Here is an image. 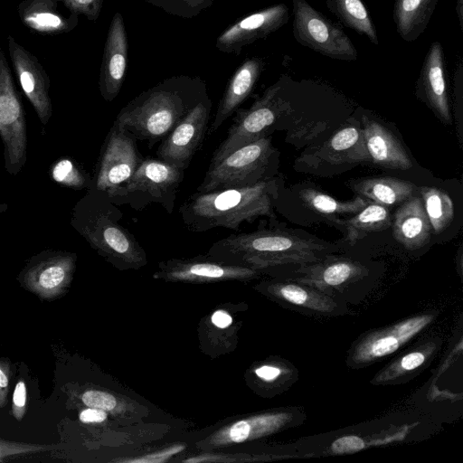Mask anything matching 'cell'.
<instances>
[{
    "instance_id": "obj_1",
    "label": "cell",
    "mask_w": 463,
    "mask_h": 463,
    "mask_svg": "<svg viewBox=\"0 0 463 463\" xmlns=\"http://www.w3.org/2000/svg\"><path fill=\"white\" fill-rule=\"evenodd\" d=\"M207 97L206 83L200 77L173 76L136 96L115 120L152 147Z\"/></svg>"
},
{
    "instance_id": "obj_2",
    "label": "cell",
    "mask_w": 463,
    "mask_h": 463,
    "mask_svg": "<svg viewBox=\"0 0 463 463\" xmlns=\"http://www.w3.org/2000/svg\"><path fill=\"white\" fill-rule=\"evenodd\" d=\"M279 185L278 178L272 177L248 186L195 192L178 212L186 229L193 232L216 228L239 231L243 222H252L260 216L274 217Z\"/></svg>"
},
{
    "instance_id": "obj_3",
    "label": "cell",
    "mask_w": 463,
    "mask_h": 463,
    "mask_svg": "<svg viewBox=\"0 0 463 463\" xmlns=\"http://www.w3.org/2000/svg\"><path fill=\"white\" fill-rule=\"evenodd\" d=\"M326 250L318 240L280 228H260L251 232L232 233L214 242L209 254L222 261L264 268L283 264H307Z\"/></svg>"
},
{
    "instance_id": "obj_4",
    "label": "cell",
    "mask_w": 463,
    "mask_h": 463,
    "mask_svg": "<svg viewBox=\"0 0 463 463\" xmlns=\"http://www.w3.org/2000/svg\"><path fill=\"white\" fill-rule=\"evenodd\" d=\"M122 212L102 192L88 189L71 212V224L99 254L112 261L136 264L145 252L121 223Z\"/></svg>"
},
{
    "instance_id": "obj_5",
    "label": "cell",
    "mask_w": 463,
    "mask_h": 463,
    "mask_svg": "<svg viewBox=\"0 0 463 463\" xmlns=\"http://www.w3.org/2000/svg\"><path fill=\"white\" fill-rule=\"evenodd\" d=\"M277 150L269 136L247 144L209 166L196 192L255 184L272 178Z\"/></svg>"
},
{
    "instance_id": "obj_6",
    "label": "cell",
    "mask_w": 463,
    "mask_h": 463,
    "mask_svg": "<svg viewBox=\"0 0 463 463\" xmlns=\"http://www.w3.org/2000/svg\"><path fill=\"white\" fill-rule=\"evenodd\" d=\"M290 110L282 96V87L276 83L256 99L249 109H238L226 137L212 155L209 166L216 165L236 149L269 136L270 129Z\"/></svg>"
},
{
    "instance_id": "obj_7",
    "label": "cell",
    "mask_w": 463,
    "mask_h": 463,
    "mask_svg": "<svg viewBox=\"0 0 463 463\" xmlns=\"http://www.w3.org/2000/svg\"><path fill=\"white\" fill-rule=\"evenodd\" d=\"M184 170L158 158H144L131 178L109 200L117 206L128 204L136 211L150 203L173 213Z\"/></svg>"
},
{
    "instance_id": "obj_8",
    "label": "cell",
    "mask_w": 463,
    "mask_h": 463,
    "mask_svg": "<svg viewBox=\"0 0 463 463\" xmlns=\"http://www.w3.org/2000/svg\"><path fill=\"white\" fill-rule=\"evenodd\" d=\"M136 137L113 122L101 146L89 189L114 196L133 175L144 157L137 149Z\"/></svg>"
},
{
    "instance_id": "obj_9",
    "label": "cell",
    "mask_w": 463,
    "mask_h": 463,
    "mask_svg": "<svg viewBox=\"0 0 463 463\" xmlns=\"http://www.w3.org/2000/svg\"><path fill=\"white\" fill-rule=\"evenodd\" d=\"M293 36L302 46L334 60L352 61L358 52L343 28L306 0H292Z\"/></svg>"
},
{
    "instance_id": "obj_10",
    "label": "cell",
    "mask_w": 463,
    "mask_h": 463,
    "mask_svg": "<svg viewBox=\"0 0 463 463\" xmlns=\"http://www.w3.org/2000/svg\"><path fill=\"white\" fill-rule=\"evenodd\" d=\"M0 138L4 144L5 170L16 175L27 158V132L23 102L11 70L0 48Z\"/></svg>"
},
{
    "instance_id": "obj_11",
    "label": "cell",
    "mask_w": 463,
    "mask_h": 463,
    "mask_svg": "<svg viewBox=\"0 0 463 463\" xmlns=\"http://www.w3.org/2000/svg\"><path fill=\"white\" fill-rule=\"evenodd\" d=\"M76 255L63 250H46L33 256L18 279L38 298L52 300L68 288L75 269Z\"/></svg>"
},
{
    "instance_id": "obj_12",
    "label": "cell",
    "mask_w": 463,
    "mask_h": 463,
    "mask_svg": "<svg viewBox=\"0 0 463 463\" xmlns=\"http://www.w3.org/2000/svg\"><path fill=\"white\" fill-rule=\"evenodd\" d=\"M296 281L342 301H352L354 284L369 276L363 263L342 257H330L300 265Z\"/></svg>"
},
{
    "instance_id": "obj_13",
    "label": "cell",
    "mask_w": 463,
    "mask_h": 463,
    "mask_svg": "<svg viewBox=\"0 0 463 463\" xmlns=\"http://www.w3.org/2000/svg\"><path fill=\"white\" fill-rule=\"evenodd\" d=\"M212 106L210 97L197 104L161 140L156 150V158L185 171L202 147L209 128Z\"/></svg>"
},
{
    "instance_id": "obj_14",
    "label": "cell",
    "mask_w": 463,
    "mask_h": 463,
    "mask_svg": "<svg viewBox=\"0 0 463 463\" xmlns=\"http://www.w3.org/2000/svg\"><path fill=\"white\" fill-rule=\"evenodd\" d=\"M371 161L362 128L347 126L338 129L326 141L303 153L296 160L310 171L336 166L356 165Z\"/></svg>"
},
{
    "instance_id": "obj_15",
    "label": "cell",
    "mask_w": 463,
    "mask_h": 463,
    "mask_svg": "<svg viewBox=\"0 0 463 463\" xmlns=\"http://www.w3.org/2000/svg\"><path fill=\"white\" fill-rule=\"evenodd\" d=\"M7 45L21 88L41 123L46 125L52 115L50 78L37 57L19 44L12 35L7 36Z\"/></svg>"
},
{
    "instance_id": "obj_16",
    "label": "cell",
    "mask_w": 463,
    "mask_h": 463,
    "mask_svg": "<svg viewBox=\"0 0 463 463\" xmlns=\"http://www.w3.org/2000/svg\"><path fill=\"white\" fill-rule=\"evenodd\" d=\"M289 17L288 7L285 4L269 6L229 26L219 35L215 46L222 52L238 55L244 46L267 38L280 29Z\"/></svg>"
},
{
    "instance_id": "obj_17",
    "label": "cell",
    "mask_w": 463,
    "mask_h": 463,
    "mask_svg": "<svg viewBox=\"0 0 463 463\" xmlns=\"http://www.w3.org/2000/svg\"><path fill=\"white\" fill-rule=\"evenodd\" d=\"M128 37L122 14L116 12L109 28L102 56L99 89L106 101L118 95L128 66Z\"/></svg>"
},
{
    "instance_id": "obj_18",
    "label": "cell",
    "mask_w": 463,
    "mask_h": 463,
    "mask_svg": "<svg viewBox=\"0 0 463 463\" xmlns=\"http://www.w3.org/2000/svg\"><path fill=\"white\" fill-rule=\"evenodd\" d=\"M431 319L432 316L430 315L417 316L366 335L355 345L351 360L355 364H369L392 354L421 331Z\"/></svg>"
},
{
    "instance_id": "obj_19",
    "label": "cell",
    "mask_w": 463,
    "mask_h": 463,
    "mask_svg": "<svg viewBox=\"0 0 463 463\" xmlns=\"http://www.w3.org/2000/svg\"><path fill=\"white\" fill-rule=\"evenodd\" d=\"M418 91L446 123L451 122L442 44L433 42L423 61L418 80Z\"/></svg>"
},
{
    "instance_id": "obj_20",
    "label": "cell",
    "mask_w": 463,
    "mask_h": 463,
    "mask_svg": "<svg viewBox=\"0 0 463 463\" xmlns=\"http://www.w3.org/2000/svg\"><path fill=\"white\" fill-rule=\"evenodd\" d=\"M264 69L260 58L252 57L245 60L234 71L219 101L212 125L207 135H213L227 120L252 92Z\"/></svg>"
},
{
    "instance_id": "obj_21",
    "label": "cell",
    "mask_w": 463,
    "mask_h": 463,
    "mask_svg": "<svg viewBox=\"0 0 463 463\" xmlns=\"http://www.w3.org/2000/svg\"><path fill=\"white\" fill-rule=\"evenodd\" d=\"M61 0H23L17 8L22 23L32 32L56 35L73 30L79 23V15L65 14Z\"/></svg>"
},
{
    "instance_id": "obj_22",
    "label": "cell",
    "mask_w": 463,
    "mask_h": 463,
    "mask_svg": "<svg viewBox=\"0 0 463 463\" xmlns=\"http://www.w3.org/2000/svg\"><path fill=\"white\" fill-rule=\"evenodd\" d=\"M363 135L371 161L382 167L408 170L412 163L400 141L380 123L363 118Z\"/></svg>"
},
{
    "instance_id": "obj_23",
    "label": "cell",
    "mask_w": 463,
    "mask_h": 463,
    "mask_svg": "<svg viewBox=\"0 0 463 463\" xmlns=\"http://www.w3.org/2000/svg\"><path fill=\"white\" fill-rule=\"evenodd\" d=\"M431 226L421 198L411 196L397 209L392 223L394 239L408 250H417L430 239Z\"/></svg>"
},
{
    "instance_id": "obj_24",
    "label": "cell",
    "mask_w": 463,
    "mask_h": 463,
    "mask_svg": "<svg viewBox=\"0 0 463 463\" xmlns=\"http://www.w3.org/2000/svg\"><path fill=\"white\" fill-rule=\"evenodd\" d=\"M276 293L285 303L305 313L340 315L346 311L345 303L300 282L279 283Z\"/></svg>"
},
{
    "instance_id": "obj_25",
    "label": "cell",
    "mask_w": 463,
    "mask_h": 463,
    "mask_svg": "<svg viewBox=\"0 0 463 463\" xmlns=\"http://www.w3.org/2000/svg\"><path fill=\"white\" fill-rule=\"evenodd\" d=\"M292 419L288 412L266 413L241 420L220 430L207 440L208 444L224 445L239 443L270 434L287 425Z\"/></svg>"
},
{
    "instance_id": "obj_26",
    "label": "cell",
    "mask_w": 463,
    "mask_h": 463,
    "mask_svg": "<svg viewBox=\"0 0 463 463\" xmlns=\"http://www.w3.org/2000/svg\"><path fill=\"white\" fill-rule=\"evenodd\" d=\"M439 0H394L392 17L399 36L411 43L426 30Z\"/></svg>"
},
{
    "instance_id": "obj_27",
    "label": "cell",
    "mask_w": 463,
    "mask_h": 463,
    "mask_svg": "<svg viewBox=\"0 0 463 463\" xmlns=\"http://www.w3.org/2000/svg\"><path fill=\"white\" fill-rule=\"evenodd\" d=\"M352 186L364 198L386 207L403 203L417 189L413 183L389 176L367 178Z\"/></svg>"
},
{
    "instance_id": "obj_28",
    "label": "cell",
    "mask_w": 463,
    "mask_h": 463,
    "mask_svg": "<svg viewBox=\"0 0 463 463\" xmlns=\"http://www.w3.org/2000/svg\"><path fill=\"white\" fill-rule=\"evenodd\" d=\"M335 222L345 228L346 241L354 245L372 232L387 230L391 226V216L386 206L369 202L353 217L338 219Z\"/></svg>"
},
{
    "instance_id": "obj_29",
    "label": "cell",
    "mask_w": 463,
    "mask_h": 463,
    "mask_svg": "<svg viewBox=\"0 0 463 463\" xmlns=\"http://www.w3.org/2000/svg\"><path fill=\"white\" fill-rule=\"evenodd\" d=\"M326 5L343 25L366 37L373 44H379L376 28L362 0H326Z\"/></svg>"
},
{
    "instance_id": "obj_30",
    "label": "cell",
    "mask_w": 463,
    "mask_h": 463,
    "mask_svg": "<svg viewBox=\"0 0 463 463\" xmlns=\"http://www.w3.org/2000/svg\"><path fill=\"white\" fill-rule=\"evenodd\" d=\"M299 196L307 208L334 222L338 219L337 216L355 214L370 202L363 196L349 201H338L313 188L302 189Z\"/></svg>"
},
{
    "instance_id": "obj_31",
    "label": "cell",
    "mask_w": 463,
    "mask_h": 463,
    "mask_svg": "<svg viewBox=\"0 0 463 463\" xmlns=\"http://www.w3.org/2000/svg\"><path fill=\"white\" fill-rule=\"evenodd\" d=\"M166 276L173 278L221 279L224 277H246L253 271L240 266L222 265L207 260H193L175 261L166 267Z\"/></svg>"
},
{
    "instance_id": "obj_32",
    "label": "cell",
    "mask_w": 463,
    "mask_h": 463,
    "mask_svg": "<svg viewBox=\"0 0 463 463\" xmlns=\"http://www.w3.org/2000/svg\"><path fill=\"white\" fill-rule=\"evenodd\" d=\"M424 210L436 234L443 232L452 222L454 205L449 195L435 187L420 188Z\"/></svg>"
},
{
    "instance_id": "obj_33",
    "label": "cell",
    "mask_w": 463,
    "mask_h": 463,
    "mask_svg": "<svg viewBox=\"0 0 463 463\" xmlns=\"http://www.w3.org/2000/svg\"><path fill=\"white\" fill-rule=\"evenodd\" d=\"M51 177L61 186L74 190L89 189L91 178L76 162L69 158L56 161L50 168Z\"/></svg>"
},
{
    "instance_id": "obj_34",
    "label": "cell",
    "mask_w": 463,
    "mask_h": 463,
    "mask_svg": "<svg viewBox=\"0 0 463 463\" xmlns=\"http://www.w3.org/2000/svg\"><path fill=\"white\" fill-rule=\"evenodd\" d=\"M168 14L191 18L211 7L214 0H146Z\"/></svg>"
},
{
    "instance_id": "obj_35",
    "label": "cell",
    "mask_w": 463,
    "mask_h": 463,
    "mask_svg": "<svg viewBox=\"0 0 463 463\" xmlns=\"http://www.w3.org/2000/svg\"><path fill=\"white\" fill-rule=\"evenodd\" d=\"M72 13L84 15L89 21L95 22L101 12L104 0H61Z\"/></svg>"
},
{
    "instance_id": "obj_36",
    "label": "cell",
    "mask_w": 463,
    "mask_h": 463,
    "mask_svg": "<svg viewBox=\"0 0 463 463\" xmlns=\"http://www.w3.org/2000/svg\"><path fill=\"white\" fill-rule=\"evenodd\" d=\"M82 402L91 408L103 411H110L116 406V399L113 395L96 390H89L81 395Z\"/></svg>"
},
{
    "instance_id": "obj_37",
    "label": "cell",
    "mask_w": 463,
    "mask_h": 463,
    "mask_svg": "<svg viewBox=\"0 0 463 463\" xmlns=\"http://www.w3.org/2000/svg\"><path fill=\"white\" fill-rule=\"evenodd\" d=\"M364 448V440L354 435L344 436L335 440L331 445L334 454L354 453Z\"/></svg>"
},
{
    "instance_id": "obj_38",
    "label": "cell",
    "mask_w": 463,
    "mask_h": 463,
    "mask_svg": "<svg viewBox=\"0 0 463 463\" xmlns=\"http://www.w3.org/2000/svg\"><path fill=\"white\" fill-rule=\"evenodd\" d=\"M26 386L24 380H19L15 385L12 399V412L17 420H22L26 411Z\"/></svg>"
},
{
    "instance_id": "obj_39",
    "label": "cell",
    "mask_w": 463,
    "mask_h": 463,
    "mask_svg": "<svg viewBox=\"0 0 463 463\" xmlns=\"http://www.w3.org/2000/svg\"><path fill=\"white\" fill-rule=\"evenodd\" d=\"M425 355L420 351H415L402 356L399 364H394L393 369L399 368L402 372H411L419 368L425 362Z\"/></svg>"
},
{
    "instance_id": "obj_40",
    "label": "cell",
    "mask_w": 463,
    "mask_h": 463,
    "mask_svg": "<svg viewBox=\"0 0 463 463\" xmlns=\"http://www.w3.org/2000/svg\"><path fill=\"white\" fill-rule=\"evenodd\" d=\"M10 366L8 362L0 359V409L7 402L9 392Z\"/></svg>"
},
{
    "instance_id": "obj_41",
    "label": "cell",
    "mask_w": 463,
    "mask_h": 463,
    "mask_svg": "<svg viewBox=\"0 0 463 463\" xmlns=\"http://www.w3.org/2000/svg\"><path fill=\"white\" fill-rule=\"evenodd\" d=\"M107 418L105 411L89 407L80 411L79 419L83 423L101 422Z\"/></svg>"
},
{
    "instance_id": "obj_42",
    "label": "cell",
    "mask_w": 463,
    "mask_h": 463,
    "mask_svg": "<svg viewBox=\"0 0 463 463\" xmlns=\"http://www.w3.org/2000/svg\"><path fill=\"white\" fill-rule=\"evenodd\" d=\"M183 449V447H175L171 448L170 449L165 450L164 452L157 453L156 455H150L148 457L138 458V459H133L128 460L131 462H161L165 460L166 458H168L170 455L180 451Z\"/></svg>"
},
{
    "instance_id": "obj_43",
    "label": "cell",
    "mask_w": 463,
    "mask_h": 463,
    "mask_svg": "<svg viewBox=\"0 0 463 463\" xmlns=\"http://www.w3.org/2000/svg\"><path fill=\"white\" fill-rule=\"evenodd\" d=\"M255 373L265 381H272L280 375L281 370L279 367L263 365L256 369Z\"/></svg>"
},
{
    "instance_id": "obj_44",
    "label": "cell",
    "mask_w": 463,
    "mask_h": 463,
    "mask_svg": "<svg viewBox=\"0 0 463 463\" xmlns=\"http://www.w3.org/2000/svg\"><path fill=\"white\" fill-rule=\"evenodd\" d=\"M212 322L218 327L225 328L232 324V318L226 312L218 310L212 316Z\"/></svg>"
},
{
    "instance_id": "obj_45",
    "label": "cell",
    "mask_w": 463,
    "mask_h": 463,
    "mask_svg": "<svg viewBox=\"0 0 463 463\" xmlns=\"http://www.w3.org/2000/svg\"><path fill=\"white\" fill-rule=\"evenodd\" d=\"M456 13L459 21L461 29L463 28V0H457Z\"/></svg>"
},
{
    "instance_id": "obj_46",
    "label": "cell",
    "mask_w": 463,
    "mask_h": 463,
    "mask_svg": "<svg viewBox=\"0 0 463 463\" xmlns=\"http://www.w3.org/2000/svg\"><path fill=\"white\" fill-rule=\"evenodd\" d=\"M7 208V205L3 203V204H0V214L5 212Z\"/></svg>"
}]
</instances>
